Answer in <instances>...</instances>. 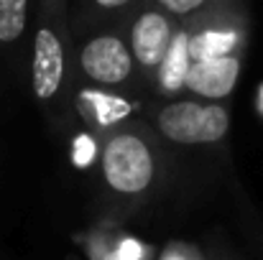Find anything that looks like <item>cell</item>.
<instances>
[{
  "label": "cell",
  "mask_w": 263,
  "mask_h": 260,
  "mask_svg": "<svg viewBox=\"0 0 263 260\" xmlns=\"http://www.w3.org/2000/svg\"><path fill=\"white\" fill-rule=\"evenodd\" d=\"M95 156V143L89 141L87 135H82L80 141H74V164L80 166H87Z\"/></svg>",
  "instance_id": "7c38bea8"
},
{
  "label": "cell",
  "mask_w": 263,
  "mask_h": 260,
  "mask_svg": "<svg viewBox=\"0 0 263 260\" xmlns=\"http://www.w3.org/2000/svg\"><path fill=\"white\" fill-rule=\"evenodd\" d=\"M179 26L186 33L189 64L240 54L248 36V15L235 3L207 0L197 15Z\"/></svg>",
  "instance_id": "3957f363"
},
{
  "label": "cell",
  "mask_w": 263,
  "mask_h": 260,
  "mask_svg": "<svg viewBox=\"0 0 263 260\" xmlns=\"http://www.w3.org/2000/svg\"><path fill=\"white\" fill-rule=\"evenodd\" d=\"M161 260H202V255L192 248V245H184V243H174L166 248L164 258Z\"/></svg>",
  "instance_id": "8fae6325"
},
{
  "label": "cell",
  "mask_w": 263,
  "mask_h": 260,
  "mask_svg": "<svg viewBox=\"0 0 263 260\" xmlns=\"http://www.w3.org/2000/svg\"><path fill=\"white\" fill-rule=\"evenodd\" d=\"M156 135L176 146H204L220 143L230 128V112L220 102L172 99L154 112Z\"/></svg>",
  "instance_id": "277c9868"
},
{
  "label": "cell",
  "mask_w": 263,
  "mask_h": 260,
  "mask_svg": "<svg viewBox=\"0 0 263 260\" xmlns=\"http://www.w3.org/2000/svg\"><path fill=\"white\" fill-rule=\"evenodd\" d=\"M77 67L89 85L105 87V89L130 87L138 74V67L130 56L125 36L118 31L89 36L77 51Z\"/></svg>",
  "instance_id": "5b68a950"
},
{
  "label": "cell",
  "mask_w": 263,
  "mask_h": 260,
  "mask_svg": "<svg viewBox=\"0 0 263 260\" xmlns=\"http://www.w3.org/2000/svg\"><path fill=\"white\" fill-rule=\"evenodd\" d=\"M189 69V51H186V33L179 26L172 38V46L166 51V59L156 74V85L161 87L164 92H176L184 87V77Z\"/></svg>",
  "instance_id": "ba28073f"
},
{
  "label": "cell",
  "mask_w": 263,
  "mask_h": 260,
  "mask_svg": "<svg viewBox=\"0 0 263 260\" xmlns=\"http://www.w3.org/2000/svg\"><path fill=\"white\" fill-rule=\"evenodd\" d=\"M69 67V28L64 5L49 3L41 8V21L31 49V89L44 107H59L67 89Z\"/></svg>",
  "instance_id": "7a4b0ae2"
},
{
  "label": "cell",
  "mask_w": 263,
  "mask_h": 260,
  "mask_svg": "<svg viewBox=\"0 0 263 260\" xmlns=\"http://www.w3.org/2000/svg\"><path fill=\"white\" fill-rule=\"evenodd\" d=\"M258 110L263 112V87H261V92H258Z\"/></svg>",
  "instance_id": "4fadbf2b"
},
{
  "label": "cell",
  "mask_w": 263,
  "mask_h": 260,
  "mask_svg": "<svg viewBox=\"0 0 263 260\" xmlns=\"http://www.w3.org/2000/svg\"><path fill=\"white\" fill-rule=\"evenodd\" d=\"M204 5H207V0H156V8H159L164 15H169L174 23H176V18H179L181 23L189 21V18L197 15Z\"/></svg>",
  "instance_id": "30bf717a"
},
{
  "label": "cell",
  "mask_w": 263,
  "mask_h": 260,
  "mask_svg": "<svg viewBox=\"0 0 263 260\" xmlns=\"http://www.w3.org/2000/svg\"><path fill=\"white\" fill-rule=\"evenodd\" d=\"M28 0H0V44H15L28 26Z\"/></svg>",
  "instance_id": "9c48e42d"
},
{
  "label": "cell",
  "mask_w": 263,
  "mask_h": 260,
  "mask_svg": "<svg viewBox=\"0 0 263 260\" xmlns=\"http://www.w3.org/2000/svg\"><path fill=\"white\" fill-rule=\"evenodd\" d=\"M243 69V56H220V59H207V62H192L184 77V89H189L199 99H212L220 102L230 97L235 89V82Z\"/></svg>",
  "instance_id": "52a82bcc"
},
{
  "label": "cell",
  "mask_w": 263,
  "mask_h": 260,
  "mask_svg": "<svg viewBox=\"0 0 263 260\" xmlns=\"http://www.w3.org/2000/svg\"><path fill=\"white\" fill-rule=\"evenodd\" d=\"M164 176V151L151 125L123 120L105 128L100 141L102 189L120 214H133L156 191Z\"/></svg>",
  "instance_id": "6da1fadb"
},
{
  "label": "cell",
  "mask_w": 263,
  "mask_h": 260,
  "mask_svg": "<svg viewBox=\"0 0 263 260\" xmlns=\"http://www.w3.org/2000/svg\"><path fill=\"white\" fill-rule=\"evenodd\" d=\"M176 28L179 26L156 8V3L143 5L141 10H136L130 15L125 44L130 49V56H133L138 72L146 79L156 82V74H159V69L166 59V51L172 46Z\"/></svg>",
  "instance_id": "8992f818"
}]
</instances>
